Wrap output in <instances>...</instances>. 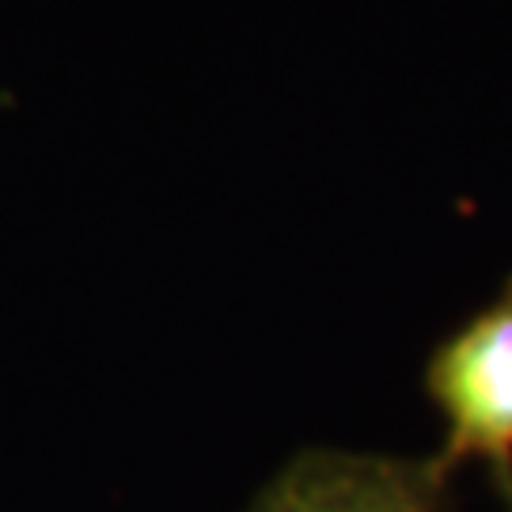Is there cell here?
I'll return each mask as SVG.
<instances>
[{
  "mask_svg": "<svg viewBox=\"0 0 512 512\" xmlns=\"http://www.w3.org/2000/svg\"><path fill=\"white\" fill-rule=\"evenodd\" d=\"M421 384L444 421L437 459L448 471L482 463L512 512V277L429 353Z\"/></svg>",
  "mask_w": 512,
  "mask_h": 512,
  "instance_id": "6da1fadb",
  "label": "cell"
},
{
  "mask_svg": "<svg viewBox=\"0 0 512 512\" xmlns=\"http://www.w3.org/2000/svg\"><path fill=\"white\" fill-rule=\"evenodd\" d=\"M452 475L437 456L311 448L285 463L247 512H452Z\"/></svg>",
  "mask_w": 512,
  "mask_h": 512,
  "instance_id": "7a4b0ae2",
  "label": "cell"
}]
</instances>
